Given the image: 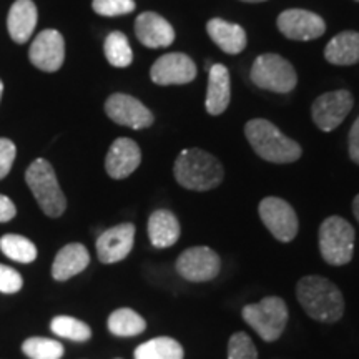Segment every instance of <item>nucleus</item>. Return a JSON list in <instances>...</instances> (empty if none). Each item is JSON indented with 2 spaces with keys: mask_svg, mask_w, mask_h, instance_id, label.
I'll return each instance as SVG.
<instances>
[{
  "mask_svg": "<svg viewBox=\"0 0 359 359\" xmlns=\"http://www.w3.org/2000/svg\"><path fill=\"white\" fill-rule=\"evenodd\" d=\"M298 302L313 320L320 323H336L344 314L343 293L327 278L311 275L303 276L296 286Z\"/></svg>",
  "mask_w": 359,
  "mask_h": 359,
  "instance_id": "f257e3e1",
  "label": "nucleus"
},
{
  "mask_svg": "<svg viewBox=\"0 0 359 359\" xmlns=\"http://www.w3.org/2000/svg\"><path fill=\"white\" fill-rule=\"evenodd\" d=\"M173 175L187 190L208 191L223 182L224 170L217 156L201 148H188L175 161Z\"/></svg>",
  "mask_w": 359,
  "mask_h": 359,
  "instance_id": "f03ea898",
  "label": "nucleus"
},
{
  "mask_svg": "<svg viewBox=\"0 0 359 359\" xmlns=\"http://www.w3.org/2000/svg\"><path fill=\"white\" fill-rule=\"evenodd\" d=\"M245 135L255 154L269 163H293L303 154L299 143L291 140L264 118L250 120L245 127Z\"/></svg>",
  "mask_w": 359,
  "mask_h": 359,
  "instance_id": "7ed1b4c3",
  "label": "nucleus"
},
{
  "mask_svg": "<svg viewBox=\"0 0 359 359\" xmlns=\"http://www.w3.org/2000/svg\"><path fill=\"white\" fill-rule=\"evenodd\" d=\"M25 182L47 217L58 218L64 215L67 198L58 185L55 170L47 160L37 158L32 161V165L25 172Z\"/></svg>",
  "mask_w": 359,
  "mask_h": 359,
  "instance_id": "20e7f679",
  "label": "nucleus"
},
{
  "mask_svg": "<svg viewBox=\"0 0 359 359\" xmlns=\"http://www.w3.org/2000/svg\"><path fill=\"white\" fill-rule=\"evenodd\" d=\"M243 320L266 343L280 339L288 323V306L280 296H266L257 304H246L241 311Z\"/></svg>",
  "mask_w": 359,
  "mask_h": 359,
  "instance_id": "39448f33",
  "label": "nucleus"
},
{
  "mask_svg": "<svg viewBox=\"0 0 359 359\" xmlns=\"http://www.w3.org/2000/svg\"><path fill=\"white\" fill-rule=\"evenodd\" d=\"M356 231L341 217H330L320 226V251L326 263L344 266L353 259Z\"/></svg>",
  "mask_w": 359,
  "mask_h": 359,
  "instance_id": "423d86ee",
  "label": "nucleus"
},
{
  "mask_svg": "<svg viewBox=\"0 0 359 359\" xmlns=\"http://www.w3.org/2000/svg\"><path fill=\"white\" fill-rule=\"evenodd\" d=\"M250 77L257 87L276 93H288L298 83L293 65L276 53L259 55L251 67Z\"/></svg>",
  "mask_w": 359,
  "mask_h": 359,
  "instance_id": "0eeeda50",
  "label": "nucleus"
},
{
  "mask_svg": "<svg viewBox=\"0 0 359 359\" xmlns=\"http://www.w3.org/2000/svg\"><path fill=\"white\" fill-rule=\"evenodd\" d=\"M259 218L268 231L281 243H290L298 233V217L288 201L278 196H266L259 203Z\"/></svg>",
  "mask_w": 359,
  "mask_h": 359,
  "instance_id": "6e6552de",
  "label": "nucleus"
},
{
  "mask_svg": "<svg viewBox=\"0 0 359 359\" xmlns=\"http://www.w3.org/2000/svg\"><path fill=\"white\" fill-rule=\"evenodd\" d=\"M175 269L183 280L203 283L215 280L222 269V259L208 246H193L180 255Z\"/></svg>",
  "mask_w": 359,
  "mask_h": 359,
  "instance_id": "1a4fd4ad",
  "label": "nucleus"
},
{
  "mask_svg": "<svg viewBox=\"0 0 359 359\" xmlns=\"http://www.w3.org/2000/svg\"><path fill=\"white\" fill-rule=\"evenodd\" d=\"M353 109V95L348 90H336L318 97L311 107L313 120L323 132H333L344 122Z\"/></svg>",
  "mask_w": 359,
  "mask_h": 359,
  "instance_id": "9d476101",
  "label": "nucleus"
},
{
  "mask_svg": "<svg viewBox=\"0 0 359 359\" xmlns=\"http://www.w3.org/2000/svg\"><path fill=\"white\" fill-rule=\"evenodd\" d=\"M105 111L115 123L133 130L154 125V114L140 100L127 93H114L105 103Z\"/></svg>",
  "mask_w": 359,
  "mask_h": 359,
  "instance_id": "9b49d317",
  "label": "nucleus"
},
{
  "mask_svg": "<svg viewBox=\"0 0 359 359\" xmlns=\"http://www.w3.org/2000/svg\"><path fill=\"white\" fill-rule=\"evenodd\" d=\"M278 29L291 40H314L326 32V24L314 12L288 8L278 17Z\"/></svg>",
  "mask_w": 359,
  "mask_h": 359,
  "instance_id": "f8f14e48",
  "label": "nucleus"
},
{
  "mask_svg": "<svg viewBox=\"0 0 359 359\" xmlns=\"http://www.w3.org/2000/svg\"><path fill=\"white\" fill-rule=\"evenodd\" d=\"M150 77L156 85H185L196 77V65L185 53H167L155 62Z\"/></svg>",
  "mask_w": 359,
  "mask_h": 359,
  "instance_id": "ddd939ff",
  "label": "nucleus"
},
{
  "mask_svg": "<svg viewBox=\"0 0 359 359\" xmlns=\"http://www.w3.org/2000/svg\"><path fill=\"white\" fill-rule=\"evenodd\" d=\"M30 62L43 72H57L65 60V42L58 30H43L30 45Z\"/></svg>",
  "mask_w": 359,
  "mask_h": 359,
  "instance_id": "4468645a",
  "label": "nucleus"
},
{
  "mask_svg": "<svg viewBox=\"0 0 359 359\" xmlns=\"http://www.w3.org/2000/svg\"><path fill=\"white\" fill-rule=\"evenodd\" d=\"M135 243V224L122 223L103 231L97 240L98 259L105 264L118 263L130 255Z\"/></svg>",
  "mask_w": 359,
  "mask_h": 359,
  "instance_id": "2eb2a0df",
  "label": "nucleus"
},
{
  "mask_svg": "<svg viewBox=\"0 0 359 359\" xmlns=\"http://www.w3.org/2000/svg\"><path fill=\"white\" fill-rule=\"evenodd\" d=\"M142 151L140 147L130 138H116L111 143L105 158V170L111 178L123 180L140 167Z\"/></svg>",
  "mask_w": 359,
  "mask_h": 359,
  "instance_id": "dca6fc26",
  "label": "nucleus"
},
{
  "mask_svg": "<svg viewBox=\"0 0 359 359\" xmlns=\"http://www.w3.org/2000/svg\"><path fill=\"white\" fill-rule=\"evenodd\" d=\"M137 39L148 48L170 47L175 40V30L170 22L155 12H143L135 20Z\"/></svg>",
  "mask_w": 359,
  "mask_h": 359,
  "instance_id": "f3484780",
  "label": "nucleus"
},
{
  "mask_svg": "<svg viewBox=\"0 0 359 359\" xmlns=\"http://www.w3.org/2000/svg\"><path fill=\"white\" fill-rule=\"evenodd\" d=\"M231 100L230 72L223 64H212L208 70V92L205 107L210 115H222Z\"/></svg>",
  "mask_w": 359,
  "mask_h": 359,
  "instance_id": "a211bd4d",
  "label": "nucleus"
},
{
  "mask_svg": "<svg viewBox=\"0 0 359 359\" xmlns=\"http://www.w3.org/2000/svg\"><path fill=\"white\" fill-rule=\"evenodd\" d=\"M90 263L88 250L82 243H70L57 253L52 264V276L57 281H67L80 275Z\"/></svg>",
  "mask_w": 359,
  "mask_h": 359,
  "instance_id": "6ab92c4d",
  "label": "nucleus"
},
{
  "mask_svg": "<svg viewBox=\"0 0 359 359\" xmlns=\"http://www.w3.org/2000/svg\"><path fill=\"white\" fill-rule=\"evenodd\" d=\"M35 25H37V7L32 0H17L11 7L7 19L8 34L13 42L25 43L32 37Z\"/></svg>",
  "mask_w": 359,
  "mask_h": 359,
  "instance_id": "aec40b11",
  "label": "nucleus"
},
{
  "mask_svg": "<svg viewBox=\"0 0 359 359\" xmlns=\"http://www.w3.org/2000/svg\"><path fill=\"white\" fill-rule=\"evenodd\" d=\"M206 32L224 53L236 55L245 50L246 32L241 25L231 24L223 19H212L206 24Z\"/></svg>",
  "mask_w": 359,
  "mask_h": 359,
  "instance_id": "412c9836",
  "label": "nucleus"
},
{
  "mask_svg": "<svg viewBox=\"0 0 359 359\" xmlns=\"http://www.w3.org/2000/svg\"><path fill=\"white\" fill-rule=\"evenodd\" d=\"M148 236L155 248H170L180 238V223L168 210H156L148 218Z\"/></svg>",
  "mask_w": 359,
  "mask_h": 359,
  "instance_id": "4be33fe9",
  "label": "nucleus"
},
{
  "mask_svg": "<svg viewBox=\"0 0 359 359\" xmlns=\"http://www.w3.org/2000/svg\"><path fill=\"white\" fill-rule=\"evenodd\" d=\"M325 58L333 65L359 64V32H341L330 40Z\"/></svg>",
  "mask_w": 359,
  "mask_h": 359,
  "instance_id": "5701e85b",
  "label": "nucleus"
},
{
  "mask_svg": "<svg viewBox=\"0 0 359 359\" xmlns=\"http://www.w3.org/2000/svg\"><path fill=\"white\" fill-rule=\"evenodd\" d=\"M110 333L122 338H130V336H138L147 330V321L137 311L130 308H120L109 316Z\"/></svg>",
  "mask_w": 359,
  "mask_h": 359,
  "instance_id": "b1692460",
  "label": "nucleus"
},
{
  "mask_svg": "<svg viewBox=\"0 0 359 359\" xmlns=\"http://www.w3.org/2000/svg\"><path fill=\"white\" fill-rule=\"evenodd\" d=\"M183 356L182 344L167 336L147 341L135 349V359H183Z\"/></svg>",
  "mask_w": 359,
  "mask_h": 359,
  "instance_id": "393cba45",
  "label": "nucleus"
},
{
  "mask_svg": "<svg viewBox=\"0 0 359 359\" xmlns=\"http://www.w3.org/2000/svg\"><path fill=\"white\" fill-rule=\"evenodd\" d=\"M0 251L17 263H32L37 258V246L29 238L20 235H4L0 238Z\"/></svg>",
  "mask_w": 359,
  "mask_h": 359,
  "instance_id": "a878e982",
  "label": "nucleus"
},
{
  "mask_svg": "<svg viewBox=\"0 0 359 359\" xmlns=\"http://www.w3.org/2000/svg\"><path fill=\"white\" fill-rule=\"evenodd\" d=\"M103 50H105V57L110 65L118 67V69H125L133 62L132 47H130L127 35L122 32H111L105 39Z\"/></svg>",
  "mask_w": 359,
  "mask_h": 359,
  "instance_id": "bb28decb",
  "label": "nucleus"
},
{
  "mask_svg": "<svg viewBox=\"0 0 359 359\" xmlns=\"http://www.w3.org/2000/svg\"><path fill=\"white\" fill-rule=\"evenodd\" d=\"M50 330L60 338L75 341V343H85L92 338V330L87 323L72 316H57L50 323Z\"/></svg>",
  "mask_w": 359,
  "mask_h": 359,
  "instance_id": "cd10ccee",
  "label": "nucleus"
},
{
  "mask_svg": "<svg viewBox=\"0 0 359 359\" xmlns=\"http://www.w3.org/2000/svg\"><path fill=\"white\" fill-rule=\"evenodd\" d=\"M22 351L30 359H62L65 349L55 339L29 338L22 344Z\"/></svg>",
  "mask_w": 359,
  "mask_h": 359,
  "instance_id": "c85d7f7f",
  "label": "nucleus"
},
{
  "mask_svg": "<svg viewBox=\"0 0 359 359\" xmlns=\"http://www.w3.org/2000/svg\"><path fill=\"white\" fill-rule=\"evenodd\" d=\"M228 359H258L253 339L246 333H235L228 341Z\"/></svg>",
  "mask_w": 359,
  "mask_h": 359,
  "instance_id": "c756f323",
  "label": "nucleus"
},
{
  "mask_svg": "<svg viewBox=\"0 0 359 359\" xmlns=\"http://www.w3.org/2000/svg\"><path fill=\"white\" fill-rule=\"evenodd\" d=\"M93 11L103 17L127 15L135 11L133 0H93Z\"/></svg>",
  "mask_w": 359,
  "mask_h": 359,
  "instance_id": "7c9ffc66",
  "label": "nucleus"
},
{
  "mask_svg": "<svg viewBox=\"0 0 359 359\" xmlns=\"http://www.w3.org/2000/svg\"><path fill=\"white\" fill-rule=\"evenodd\" d=\"M22 286H24V280H22L20 273L7 264H0V293H19Z\"/></svg>",
  "mask_w": 359,
  "mask_h": 359,
  "instance_id": "2f4dec72",
  "label": "nucleus"
},
{
  "mask_svg": "<svg viewBox=\"0 0 359 359\" xmlns=\"http://www.w3.org/2000/svg\"><path fill=\"white\" fill-rule=\"evenodd\" d=\"M17 148L8 138H0V180L6 178L15 160Z\"/></svg>",
  "mask_w": 359,
  "mask_h": 359,
  "instance_id": "473e14b6",
  "label": "nucleus"
},
{
  "mask_svg": "<svg viewBox=\"0 0 359 359\" xmlns=\"http://www.w3.org/2000/svg\"><path fill=\"white\" fill-rule=\"evenodd\" d=\"M349 156L354 163L359 165V116L349 132Z\"/></svg>",
  "mask_w": 359,
  "mask_h": 359,
  "instance_id": "72a5a7b5",
  "label": "nucleus"
},
{
  "mask_svg": "<svg viewBox=\"0 0 359 359\" xmlns=\"http://www.w3.org/2000/svg\"><path fill=\"white\" fill-rule=\"evenodd\" d=\"M17 208L13 205V201L6 195H0V223L11 222L12 218H15Z\"/></svg>",
  "mask_w": 359,
  "mask_h": 359,
  "instance_id": "f704fd0d",
  "label": "nucleus"
},
{
  "mask_svg": "<svg viewBox=\"0 0 359 359\" xmlns=\"http://www.w3.org/2000/svg\"><path fill=\"white\" fill-rule=\"evenodd\" d=\"M353 213H354V217H356L358 223H359V195L353 200Z\"/></svg>",
  "mask_w": 359,
  "mask_h": 359,
  "instance_id": "c9c22d12",
  "label": "nucleus"
},
{
  "mask_svg": "<svg viewBox=\"0 0 359 359\" xmlns=\"http://www.w3.org/2000/svg\"><path fill=\"white\" fill-rule=\"evenodd\" d=\"M2 92H4V83L2 80H0V100H2Z\"/></svg>",
  "mask_w": 359,
  "mask_h": 359,
  "instance_id": "e433bc0d",
  "label": "nucleus"
},
{
  "mask_svg": "<svg viewBox=\"0 0 359 359\" xmlns=\"http://www.w3.org/2000/svg\"><path fill=\"white\" fill-rule=\"evenodd\" d=\"M243 2H251V4H257V2H264V0H243Z\"/></svg>",
  "mask_w": 359,
  "mask_h": 359,
  "instance_id": "4c0bfd02",
  "label": "nucleus"
},
{
  "mask_svg": "<svg viewBox=\"0 0 359 359\" xmlns=\"http://www.w3.org/2000/svg\"><path fill=\"white\" fill-rule=\"evenodd\" d=\"M358 2H359V0H358Z\"/></svg>",
  "mask_w": 359,
  "mask_h": 359,
  "instance_id": "58836bf2",
  "label": "nucleus"
}]
</instances>
